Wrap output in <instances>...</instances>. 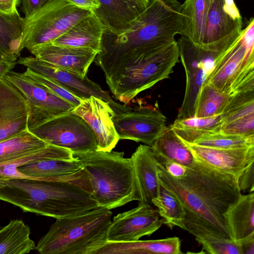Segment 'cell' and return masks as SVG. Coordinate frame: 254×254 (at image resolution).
Segmentation results:
<instances>
[{"label":"cell","instance_id":"cb8c5ba5","mask_svg":"<svg viewBox=\"0 0 254 254\" xmlns=\"http://www.w3.org/2000/svg\"><path fill=\"white\" fill-rule=\"evenodd\" d=\"M212 0H185L181 6V36L194 45H201L205 23Z\"/></svg>","mask_w":254,"mask_h":254},{"label":"cell","instance_id":"2e32d148","mask_svg":"<svg viewBox=\"0 0 254 254\" xmlns=\"http://www.w3.org/2000/svg\"><path fill=\"white\" fill-rule=\"evenodd\" d=\"M29 109L20 91L5 78L0 80V142L28 130Z\"/></svg>","mask_w":254,"mask_h":254},{"label":"cell","instance_id":"d6a6232c","mask_svg":"<svg viewBox=\"0 0 254 254\" xmlns=\"http://www.w3.org/2000/svg\"><path fill=\"white\" fill-rule=\"evenodd\" d=\"M192 143L220 149L243 148L254 146V136L226 134L220 131L212 132L201 135Z\"/></svg>","mask_w":254,"mask_h":254},{"label":"cell","instance_id":"9a60e30c","mask_svg":"<svg viewBox=\"0 0 254 254\" xmlns=\"http://www.w3.org/2000/svg\"><path fill=\"white\" fill-rule=\"evenodd\" d=\"M90 127L96 135L97 151L110 152L120 140L112 120L108 102L91 96L81 100L73 111Z\"/></svg>","mask_w":254,"mask_h":254},{"label":"cell","instance_id":"d6986e66","mask_svg":"<svg viewBox=\"0 0 254 254\" xmlns=\"http://www.w3.org/2000/svg\"><path fill=\"white\" fill-rule=\"evenodd\" d=\"M34 57L82 76L88 69L98 53L89 49L59 46L49 43L29 51Z\"/></svg>","mask_w":254,"mask_h":254},{"label":"cell","instance_id":"8992f818","mask_svg":"<svg viewBox=\"0 0 254 254\" xmlns=\"http://www.w3.org/2000/svg\"><path fill=\"white\" fill-rule=\"evenodd\" d=\"M91 13L66 0H50L34 13L23 18L21 49L29 51L52 42Z\"/></svg>","mask_w":254,"mask_h":254},{"label":"cell","instance_id":"484cf974","mask_svg":"<svg viewBox=\"0 0 254 254\" xmlns=\"http://www.w3.org/2000/svg\"><path fill=\"white\" fill-rule=\"evenodd\" d=\"M29 227L20 219H14L0 228V254H24L36 250L30 239Z\"/></svg>","mask_w":254,"mask_h":254},{"label":"cell","instance_id":"836d02e7","mask_svg":"<svg viewBox=\"0 0 254 254\" xmlns=\"http://www.w3.org/2000/svg\"><path fill=\"white\" fill-rule=\"evenodd\" d=\"M195 240L201 245L203 253L242 254L239 242L230 238L207 236Z\"/></svg>","mask_w":254,"mask_h":254},{"label":"cell","instance_id":"6da1fadb","mask_svg":"<svg viewBox=\"0 0 254 254\" xmlns=\"http://www.w3.org/2000/svg\"><path fill=\"white\" fill-rule=\"evenodd\" d=\"M160 184L181 203L185 230L195 238H230L225 214L242 193L238 177L214 169L195 159L186 174L176 178L158 163Z\"/></svg>","mask_w":254,"mask_h":254},{"label":"cell","instance_id":"d590c367","mask_svg":"<svg viewBox=\"0 0 254 254\" xmlns=\"http://www.w3.org/2000/svg\"><path fill=\"white\" fill-rule=\"evenodd\" d=\"M254 115L221 125L220 132L231 134L254 136Z\"/></svg>","mask_w":254,"mask_h":254},{"label":"cell","instance_id":"74e56055","mask_svg":"<svg viewBox=\"0 0 254 254\" xmlns=\"http://www.w3.org/2000/svg\"><path fill=\"white\" fill-rule=\"evenodd\" d=\"M158 163L164 167L168 173L174 178L182 177L187 172V167L176 162L162 160Z\"/></svg>","mask_w":254,"mask_h":254},{"label":"cell","instance_id":"f1b7e54d","mask_svg":"<svg viewBox=\"0 0 254 254\" xmlns=\"http://www.w3.org/2000/svg\"><path fill=\"white\" fill-rule=\"evenodd\" d=\"M48 145L27 130L0 142V163L30 153Z\"/></svg>","mask_w":254,"mask_h":254},{"label":"cell","instance_id":"30bf717a","mask_svg":"<svg viewBox=\"0 0 254 254\" xmlns=\"http://www.w3.org/2000/svg\"><path fill=\"white\" fill-rule=\"evenodd\" d=\"M254 20L251 18L246 27L243 29L240 37L203 84H209L220 91L230 94L241 76L254 69Z\"/></svg>","mask_w":254,"mask_h":254},{"label":"cell","instance_id":"4316f807","mask_svg":"<svg viewBox=\"0 0 254 254\" xmlns=\"http://www.w3.org/2000/svg\"><path fill=\"white\" fill-rule=\"evenodd\" d=\"M23 17L19 13L5 15L0 13V58L17 61L21 48Z\"/></svg>","mask_w":254,"mask_h":254},{"label":"cell","instance_id":"7a4b0ae2","mask_svg":"<svg viewBox=\"0 0 254 254\" xmlns=\"http://www.w3.org/2000/svg\"><path fill=\"white\" fill-rule=\"evenodd\" d=\"M181 6L178 0H149L127 30L119 34L104 31L95 64L112 79L129 74L181 35Z\"/></svg>","mask_w":254,"mask_h":254},{"label":"cell","instance_id":"e0dca14e","mask_svg":"<svg viewBox=\"0 0 254 254\" xmlns=\"http://www.w3.org/2000/svg\"><path fill=\"white\" fill-rule=\"evenodd\" d=\"M183 142L195 159L214 169L232 174L237 177L250 165L254 163V146L220 149Z\"/></svg>","mask_w":254,"mask_h":254},{"label":"cell","instance_id":"e575fe53","mask_svg":"<svg viewBox=\"0 0 254 254\" xmlns=\"http://www.w3.org/2000/svg\"><path fill=\"white\" fill-rule=\"evenodd\" d=\"M23 73L24 75L36 83L46 88L57 95L66 100L76 107L79 105L81 101V100L50 79L33 71L28 68H26V70Z\"/></svg>","mask_w":254,"mask_h":254},{"label":"cell","instance_id":"4dcf8cb0","mask_svg":"<svg viewBox=\"0 0 254 254\" xmlns=\"http://www.w3.org/2000/svg\"><path fill=\"white\" fill-rule=\"evenodd\" d=\"M230 94L220 91L209 84H203L197 96L193 117L205 118L221 114Z\"/></svg>","mask_w":254,"mask_h":254},{"label":"cell","instance_id":"ac0fdd59","mask_svg":"<svg viewBox=\"0 0 254 254\" xmlns=\"http://www.w3.org/2000/svg\"><path fill=\"white\" fill-rule=\"evenodd\" d=\"M133 166L136 200L152 203L157 196L160 184L158 178V160L151 146L140 145L130 158Z\"/></svg>","mask_w":254,"mask_h":254},{"label":"cell","instance_id":"7c38bea8","mask_svg":"<svg viewBox=\"0 0 254 254\" xmlns=\"http://www.w3.org/2000/svg\"><path fill=\"white\" fill-rule=\"evenodd\" d=\"M242 25V18L234 2L212 0L201 45L217 50H227L240 37Z\"/></svg>","mask_w":254,"mask_h":254},{"label":"cell","instance_id":"b9f144b4","mask_svg":"<svg viewBox=\"0 0 254 254\" xmlns=\"http://www.w3.org/2000/svg\"><path fill=\"white\" fill-rule=\"evenodd\" d=\"M237 241L239 242L242 254H254V232Z\"/></svg>","mask_w":254,"mask_h":254},{"label":"cell","instance_id":"60d3db41","mask_svg":"<svg viewBox=\"0 0 254 254\" xmlns=\"http://www.w3.org/2000/svg\"><path fill=\"white\" fill-rule=\"evenodd\" d=\"M73 5L92 12L100 7L98 0H66Z\"/></svg>","mask_w":254,"mask_h":254},{"label":"cell","instance_id":"8d00e7d4","mask_svg":"<svg viewBox=\"0 0 254 254\" xmlns=\"http://www.w3.org/2000/svg\"><path fill=\"white\" fill-rule=\"evenodd\" d=\"M254 163H252L238 177L241 192H252L254 191Z\"/></svg>","mask_w":254,"mask_h":254},{"label":"cell","instance_id":"3957f363","mask_svg":"<svg viewBox=\"0 0 254 254\" xmlns=\"http://www.w3.org/2000/svg\"><path fill=\"white\" fill-rule=\"evenodd\" d=\"M0 200L24 212L59 219L83 214L99 207L84 180H43L0 179Z\"/></svg>","mask_w":254,"mask_h":254},{"label":"cell","instance_id":"7bdbcfd3","mask_svg":"<svg viewBox=\"0 0 254 254\" xmlns=\"http://www.w3.org/2000/svg\"><path fill=\"white\" fill-rule=\"evenodd\" d=\"M17 64V61H9L0 58V80L11 71Z\"/></svg>","mask_w":254,"mask_h":254},{"label":"cell","instance_id":"4fadbf2b","mask_svg":"<svg viewBox=\"0 0 254 254\" xmlns=\"http://www.w3.org/2000/svg\"><path fill=\"white\" fill-rule=\"evenodd\" d=\"M163 224L157 208L151 204L140 202L130 210L113 218L108 228L106 240L111 242H127L150 236Z\"/></svg>","mask_w":254,"mask_h":254},{"label":"cell","instance_id":"9c48e42d","mask_svg":"<svg viewBox=\"0 0 254 254\" xmlns=\"http://www.w3.org/2000/svg\"><path fill=\"white\" fill-rule=\"evenodd\" d=\"M112 120L120 139L141 142L151 146L167 127V118L152 105L131 107L112 100L109 102Z\"/></svg>","mask_w":254,"mask_h":254},{"label":"cell","instance_id":"44dd1931","mask_svg":"<svg viewBox=\"0 0 254 254\" xmlns=\"http://www.w3.org/2000/svg\"><path fill=\"white\" fill-rule=\"evenodd\" d=\"M181 242L177 237L127 242H107L93 254H181Z\"/></svg>","mask_w":254,"mask_h":254},{"label":"cell","instance_id":"603a6c76","mask_svg":"<svg viewBox=\"0 0 254 254\" xmlns=\"http://www.w3.org/2000/svg\"><path fill=\"white\" fill-rule=\"evenodd\" d=\"M231 239L237 241L254 232V192L241 194L225 214Z\"/></svg>","mask_w":254,"mask_h":254},{"label":"cell","instance_id":"5b68a950","mask_svg":"<svg viewBox=\"0 0 254 254\" xmlns=\"http://www.w3.org/2000/svg\"><path fill=\"white\" fill-rule=\"evenodd\" d=\"M112 213L99 207L86 213L56 219L38 241L41 254H93L107 242Z\"/></svg>","mask_w":254,"mask_h":254},{"label":"cell","instance_id":"ba28073f","mask_svg":"<svg viewBox=\"0 0 254 254\" xmlns=\"http://www.w3.org/2000/svg\"><path fill=\"white\" fill-rule=\"evenodd\" d=\"M28 130L47 144L66 149L75 156L97 149L94 131L73 111L53 118Z\"/></svg>","mask_w":254,"mask_h":254},{"label":"cell","instance_id":"277c9868","mask_svg":"<svg viewBox=\"0 0 254 254\" xmlns=\"http://www.w3.org/2000/svg\"><path fill=\"white\" fill-rule=\"evenodd\" d=\"M124 155L96 150L74 156L80 161L89 193L99 207L111 210L136 200L132 162Z\"/></svg>","mask_w":254,"mask_h":254},{"label":"cell","instance_id":"1f68e13d","mask_svg":"<svg viewBox=\"0 0 254 254\" xmlns=\"http://www.w3.org/2000/svg\"><path fill=\"white\" fill-rule=\"evenodd\" d=\"M67 149L49 144L46 147L15 159L0 163V179L24 178L17 170L23 165L60 155Z\"/></svg>","mask_w":254,"mask_h":254},{"label":"cell","instance_id":"d4e9b609","mask_svg":"<svg viewBox=\"0 0 254 254\" xmlns=\"http://www.w3.org/2000/svg\"><path fill=\"white\" fill-rule=\"evenodd\" d=\"M151 147L158 162L171 160L188 167L195 160L191 151L170 126L167 127Z\"/></svg>","mask_w":254,"mask_h":254},{"label":"cell","instance_id":"83f0119b","mask_svg":"<svg viewBox=\"0 0 254 254\" xmlns=\"http://www.w3.org/2000/svg\"><path fill=\"white\" fill-rule=\"evenodd\" d=\"M222 124L219 114L205 118L176 119L170 126L181 140L192 143L205 133L220 131Z\"/></svg>","mask_w":254,"mask_h":254},{"label":"cell","instance_id":"5bb4252c","mask_svg":"<svg viewBox=\"0 0 254 254\" xmlns=\"http://www.w3.org/2000/svg\"><path fill=\"white\" fill-rule=\"evenodd\" d=\"M17 63L50 79L81 100L91 96L108 102L112 100L109 92L87 75L82 76L33 57H20Z\"/></svg>","mask_w":254,"mask_h":254},{"label":"cell","instance_id":"f35d334b","mask_svg":"<svg viewBox=\"0 0 254 254\" xmlns=\"http://www.w3.org/2000/svg\"><path fill=\"white\" fill-rule=\"evenodd\" d=\"M50 0H21L22 9L25 16L32 14Z\"/></svg>","mask_w":254,"mask_h":254},{"label":"cell","instance_id":"52a82bcc","mask_svg":"<svg viewBox=\"0 0 254 254\" xmlns=\"http://www.w3.org/2000/svg\"><path fill=\"white\" fill-rule=\"evenodd\" d=\"M177 43L186 73V84L177 119H184L193 117L196 100L201 86L231 48L220 51L197 46L183 36Z\"/></svg>","mask_w":254,"mask_h":254},{"label":"cell","instance_id":"ee69618b","mask_svg":"<svg viewBox=\"0 0 254 254\" xmlns=\"http://www.w3.org/2000/svg\"><path fill=\"white\" fill-rule=\"evenodd\" d=\"M133 8L142 12L147 6L149 0H123Z\"/></svg>","mask_w":254,"mask_h":254},{"label":"cell","instance_id":"ffe728a7","mask_svg":"<svg viewBox=\"0 0 254 254\" xmlns=\"http://www.w3.org/2000/svg\"><path fill=\"white\" fill-rule=\"evenodd\" d=\"M105 29L92 12L53 41L56 45L89 49L99 53Z\"/></svg>","mask_w":254,"mask_h":254},{"label":"cell","instance_id":"ab89813d","mask_svg":"<svg viewBox=\"0 0 254 254\" xmlns=\"http://www.w3.org/2000/svg\"><path fill=\"white\" fill-rule=\"evenodd\" d=\"M21 0H0V13L5 15H13L19 13L17 7Z\"/></svg>","mask_w":254,"mask_h":254},{"label":"cell","instance_id":"f546056e","mask_svg":"<svg viewBox=\"0 0 254 254\" xmlns=\"http://www.w3.org/2000/svg\"><path fill=\"white\" fill-rule=\"evenodd\" d=\"M152 203L158 210L164 224L170 229L177 226L185 230V212L177 197L160 185L159 193Z\"/></svg>","mask_w":254,"mask_h":254},{"label":"cell","instance_id":"7402d4cb","mask_svg":"<svg viewBox=\"0 0 254 254\" xmlns=\"http://www.w3.org/2000/svg\"><path fill=\"white\" fill-rule=\"evenodd\" d=\"M100 7L92 12L103 25L105 31L119 34L127 30L142 12L123 0H98Z\"/></svg>","mask_w":254,"mask_h":254},{"label":"cell","instance_id":"8fae6325","mask_svg":"<svg viewBox=\"0 0 254 254\" xmlns=\"http://www.w3.org/2000/svg\"><path fill=\"white\" fill-rule=\"evenodd\" d=\"M4 77L20 91L28 104V129L53 118L72 111L76 107L23 73L11 70Z\"/></svg>","mask_w":254,"mask_h":254}]
</instances>
